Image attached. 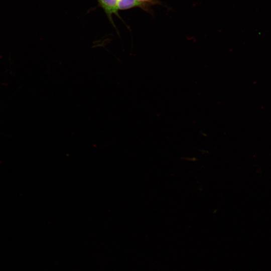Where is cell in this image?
Instances as JSON below:
<instances>
[{"instance_id": "6da1fadb", "label": "cell", "mask_w": 271, "mask_h": 271, "mask_svg": "<svg viewBox=\"0 0 271 271\" xmlns=\"http://www.w3.org/2000/svg\"><path fill=\"white\" fill-rule=\"evenodd\" d=\"M99 6L103 9L110 23L115 28L113 15L121 19L117 9V0H97Z\"/></svg>"}, {"instance_id": "7a4b0ae2", "label": "cell", "mask_w": 271, "mask_h": 271, "mask_svg": "<svg viewBox=\"0 0 271 271\" xmlns=\"http://www.w3.org/2000/svg\"><path fill=\"white\" fill-rule=\"evenodd\" d=\"M134 8H141L140 4L135 0H117V9L119 10H127Z\"/></svg>"}, {"instance_id": "3957f363", "label": "cell", "mask_w": 271, "mask_h": 271, "mask_svg": "<svg viewBox=\"0 0 271 271\" xmlns=\"http://www.w3.org/2000/svg\"><path fill=\"white\" fill-rule=\"evenodd\" d=\"M139 3L144 11L149 13H152V7L157 5H162L159 0H135Z\"/></svg>"}]
</instances>
